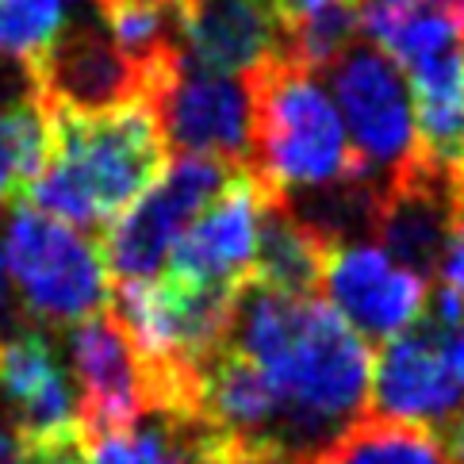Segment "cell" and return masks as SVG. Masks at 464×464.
I'll return each instance as SVG.
<instances>
[{"label": "cell", "instance_id": "cell-1", "mask_svg": "<svg viewBox=\"0 0 464 464\" xmlns=\"http://www.w3.org/2000/svg\"><path fill=\"white\" fill-rule=\"evenodd\" d=\"M227 345L250 357L280 400L276 445L314 457L369 411L372 353L323 300L246 285Z\"/></svg>", "mask_w": 464, "mask_h": 464}, {"label": "cell", "instance_id": "cell-2", "mask_svg": "<svg viewBox=\"0 0 464 464\" xmlns=\"http://www.w3.org/2000/svg\"><path fill=\"white\" fill-rule=\"evenodd\" d=\"M46 111V108H43ZM51 115V161L24 208L73 230L111 227L169 169V146L146 104L104 115Z\"/></svg>", "mask_w": 464, "mask_h": 464}, {"label": "cell", "instance_id": "cell-3", "mask_svg": "<svg viewBox=\"0 0 464 464\" xmlns=\"http://www.w3.org/2000/svg\"><path fill=\"white\" fill-rule=\"evenodd\" d=\"M246 81L254 92L250 173L269 200L372 180L323 77L280 58Z\"/></svg>", "mask_w": 464, "mask_h": 464}, {"label": "cell", "instance_id": "cell-4", "mask_svg": "<svg viewBox=\"0 0 464 464\" xmlns=\"http://www.w3.org/2000/svg\"><path fill=\"white\" fill-rule=\"evenodd\" d=\"M5 261L24 311L46 330L77 326L111 304L104 250L43 211L20 208L8 219Z\"/></svg>", "mask_w": 464, "mask_h": 464}, {"label": "cell", "instance_id": "cell-5", "mask_svg": "<svg viewBox=\"0 0 464 464\" xmlns=\"http://www.w3.org/2000/svg\"><path fill=\"white\" fill-rule=\"evenodd\" d=\"M146 108L180 158H211L230 169H250L254 92L246 77H223L192 65L185 54L154 73Z\"/></svg>", "mask_w": 464, "mask_h": 464}, {"label": "cell", "instance_id": "cell-6", "mask_svg": "<svg viewBox=\"0 0 464 464\" xmlns=\"http://www.w3.org/2000/svg\"><path fill=\"white\" fill-rule=\"evenodd\" d=\"M242 169L211 158H177L161 180L130 204L104 235V265L115 285H150L165 273L177 238Z\"/></svg>", "mask_w": 464, "mask_h": 464}, {"label": "cell", "instance_id": "cell-7", "mask_svg": "<svg viewBox=\"0 0 464 464\" xmlns=\"http://www.w3.org/2000/svg\"><path fill=\"white\" fill-rule=\"evenodd\" d=\"M326 77L330 89H334V108L345 123V135H350L369 177L376 169L395 173L419 154L407 73L376 43L357 39L330 65Z\"/></svg>", "mask_w": 464, "mask_h": 464}, {"label": "cell", "instance_id": "cell-8", "mask_svg": "<svg viewBox=\"0 0 464 464\" xmlns=\"http://www.w3.org/2000/svg\"><path fill=\"white\" fill-rule=\"evenodd\" d=\"M31 96L46 111L104 115L130 104H146V73L111 43L108 27L73 20L62 27L35 65L27 70Z\"/></svg>", "mask_w": 464, "mask_h": 464}, {"label": "cell", "instance_id": "cell-9", "mask_svg": "<svg viewBox=\"0 0 464 464\" xmlns=\"http://www.w3.org/2000/svg\"><path fill=\"white\" fill-rule=\"evenodd\" d=\"M460 211V173L414 154L388 180L376 185L372 238L395 265L419 280L438 276Z\"/></svg>", "mask_w": 464, "mask_h": 464}, {"label": "cell", "instance_id": "cell-10", "mask_svg": "<svg viewBox=\"0 0 464 464\" xmlns=\"http://www.w3.org/2000/svg\"><path fill=\"white\" fill-rule=\"evenodd\" d=\"M77 426L85 438L130 434L150 414V380L135 342L111 311L73 326Z\"/></svg>", "mask_w": 464, "mask_h": 464}, {"label": "cell", "instance_id": "cell-11", "mask_svg": "<svg viewBox=\"0 0 464 464\" xmlns=\"http://www.w3.org/2000/svg\"><path fill=\"white\" fill-rule=\"evenodd\" d=\"M326 307L369 342H392L422 319L426 311V280L395 265L372 242H342L326 250L323 265Z\"/></svg>", "mask_w": 464, "mask_h": 464}, {"label": "cell", "instance_id": "cell-12", "mask_svg": "<svg viewBox=\"0 0 464 464\" xmlns=\"http://www.w3.org/2000/svg\"><path fill=\"white\" fill-rule=\"evenodd\" d=\"M261 208L265 192L254 173L242 169L177 238L169 261H165V276L185 280L196 288H246L257 250Z\"/></svg>", "mask_w": 464, "mask_h": 464}, {"label": "cell", "instance_id": "cell-13", "mask_svg": "<svg viewBox=\"0 0 464 464\" xmlns=\"http://www.w3.org/2000/svg\"><path fill=\"white\" fill-rule=\"evenodd\" d=\"M364 414L414 422L441 438L464 419V388L445 364L438 338L426 334L419 323L407 334L384 342L372 357L369 411Z\"/></svg>", "mask_w": 464, "mask_h": 464}, {"label": "cell", "instance_id": "cell-14", "mask_svg": "<svg viewBox=\"0 0 464 464\" xmlns=\"http://www.w3.org/2000/svg\"><path fill=\"white\" fill-rule=\"evenodd\" d=\"M180 46L200 70L254 77L285 58V20L273 0H180Z\"/></svg>", "mask_w": 464, "mask_h": 464}, {"label": "cell", "instance_id": "cell-15", "mask_svg": "<svg viewBox=\"0 0 464 464\" xmlns=\"http://www.w3.org/2000/svg\"><path fill=\"white\" fill-rule=\"evenodd\" d=\"M0 400L15 414L24 441L77 426V392L46 326H20L0 345Z\"/></svg>", "mask_w": 464, "mask_h": 464}, {"label": "cell", "instance_id": "cell-16", "mask_svg": "<svg viewBox=\"0 0 464 464\" xmlns=\"http://www.w3.org/2000/svg\"><path fill=\"white\" fill-rule=\"evenodd\" d=\"M419 154L450 173L464 169V43L407 70Z\"/></svg>", "mask_w": 464, "mask_h": 464}, {"label": "cell", "instance_id": "cell-17", "mask_svg": "<svg viewBox=\"0 0 464 464\" xmlns=\"http://www.w3.org/2000/svg\"><path fill=\"white\" fill-rule=\"evenodd\" d=\"M326 250L330 246L307 223L295 219L280 200L265 196L250 285L276 295H292V300H314L323 288Z\"/></svg>", "mask_w": 464, "mask_h": 464}, {"label": "cell", "instance_id": "cell-18", "mask_svg": "<svg viewBox=\"0 0 464 464\" xmlns=\"http://www.w3.org/2000/svg\"><path fill=\"white\" fill-rule=\"evenodd\" d=\"M307 464H453V457L434 430L384 414H361L307 457Z\"/></svg>", "mask_w": 464, "mask_h": 464}, {"label": "cell", "instance_id": "cell-19", "mask_svg": "<svg viewBox=\"0 0 464 464\" xmlns=\"http://www.w3.org/2000/svg\"><path fill=\"white\" fill-rule=\"evenodd\" d=\"M51 161V115L27 92L0 104V208L27 200Z\"/></svg>", "mask_w": 464, "mask_h": 464}, {"label": "cell", "instance_id": "cell-20", "mask_svg": "<svg viewBox=\"0 0 464 464\" xmlns=\"http://www.w3.org/2000/svg\"><path fill=\"white\" fill-rule=\"evenodd\" d=\"M361 39V0L334 5L285 27V62L323 77Z\"/></svg>", "mask_w": 464, "mask_h": 464}, {"label": "cell", "instance_id": "cell-21", "mask_svg": "<svg viewBox=\"0 0 464 464\" xmlns=\"http://www.w3.org/2000/svg\"><path fill=\"white\" fill-rule=\"evenodd\" d=\"M65 27V0H0V54L31 70Z\"/></svg>", "mask_w": 464, "mask_h": 464}, {"label": "cell", "instance_id": "cell-22", "mask_svg": "<svg viewBox=\"0 0 464 464\" xmlns=\"http://www.w3.org/2000/svg\"><path fill=\"white\" fill-rule=\"evenodd\" d=\"M24 464H89V441L81 434V426L24 441Z\"/></svg>", "mask_w": 464, "mask_h": 464}, {"label": "cell", "instance_id": "cell-23", "mask_svg": "<svg viewBox=\"0 0 464 464\" xmlns=\"http://www.w3.org/2000/svg\"><path fill=\"white\" fill-rule=\"evenodd\" d=\"M211 464H307L304 457H295L276 445H246V441H223L219 453L211 457Z\"/></svg>", "mask_w": 464, "mask_h": 464}, {"label": "cell", "instance_id": "cell-24", "mask_svg": "<svg viewBox=\"0 0 464 464\" xmlns=\"http://www.w3.org/2000/svg\"><path fill=\"white\" fill-rule=\"evenodd\" d=\"M438 280H441V288L457 292L464 300V192H460V211H457L450 246H445V257L438 265Z\"/></svg>", "mask_w": 464, "mask_h": 464}, {"label": "cell", "instance_id": "cell-25", "mask_svg": "<svg viewBox=\"0 0 464 464\" xmlns=\"http://www.w3.org/2000/svg\"><path fill=\"white\" fill-rule=\"evenodd\" d=\"M422 0H361V31L369 39H376L384 27H392L400 15H407L411 8H419Z\"/></svg>", "mask_w": 464, "mask_h": 464}, {"label": "cell", "instance_id": "cell-26", "mask_svg": "<svg viewBox=\"0 0 464 464\" xmlns=\"http://www.w3.org/2000/svg\"><path fill=\"white\" fill-rule=\"evenodd\" d=\"M89 441V464H139V453L130 445V434L111 438H85Z\"/></svg>", "mask_w": 464, "mask_h": 464}, {"label": "cell", "instance_id": "cell-27", "mask_svg": "<svg viewBox=\"0 0 464 464\" xmlns=\"http://www.w3.org/2000/svg\"><path fill=\"white\" fill-rule=\"evenodd\" d=\"M273 5H276L280 20H285V27H288V24H300V20H307V15L323 12V8H334V5H350V0H273Z\"/></svg>", "mask_w": 464, "mask_h": 464}, {"label": "cell", "instance_id": "cell-28", "mask_svg": "<svg viewBox=\"0 0 464 464\" xmlns=\"http://www.w3.org/2000/svg\"><path fill=\"white\" fill-rule=\"evenodd\" d=\"M0 464H24V438L15 422L0 419Z\"/></svg>", "mask_w": 464, "mask_h": 464}, {"label": "cell", "instance_id": "cell-29", "mask_svg": "<svg viewBox=\"0 0 464 464\" xmlns=\"http://www.w3.org/2000/svg\"><path fill=\"white\" fill-rule=\"evenodd\" d=\"M445 445H450V457L453 464H464V419L450 430V438H445Z\"/></svg>", "mask_w": 464, "mask_h": 464}, {"label": "cell", "instance_id": "cell-30", "mask_svg": "<svg viewBox=\"0 0 464 464\" xmlns=\"http://www.w3.org/2000/svg\"><path fill=\"white\" fill-rule=\"evenodd\" d=\"M434 5H438L445 15H450V20L457 24V31L464 35V0H434Z\"/></svg>", "mask_w": 464, "mask_h": 464}, {"label": "cell", "instance_id": "cell-31", "mask_svg": "<svg viewBox=\"0 0 464 464\" xmlns=\"http://www.w3.org/2000/svg\"><path fill=\"white\" fill-rule=\"evenodd\" d=\"M5 304H8V261L5 250H0V314H5Z\"/></svg>", "mask_w": 464, "mask_h": 464}, {"label": "cell", "instance_id": "cell-32", "mask_svg": "<svg viewBox=\"0 0 464 464\" xmlns=\"http://www.w3.org/2000/svg\"><path fill=\"white\" fill-rule=\"evenodd\" d=\"M111 5H169V0H101V8H111Z\"/></svg>", "mask_w": 464, "mask_h": 464}, {"label": "cell", "instance_id": "cell-33", "mask_svg": "<svg viewBox=\"0 0 464 464\" xmlns=\"http://www.w3.org/2000/svg\"><path fill=\"white\" fill-rule=\"evenodd\" d=\"M460 192H464V169H460Z\"/></svg>", "mask_w": 464, "mask_h": 464}, {"label": "cell", "instance_id": "cell-34", "mask_svg": "<svg viewBox=\"0 0 464 464\" xmlns=\"http://www.w3.org/2000/svg\"><path fill=\"white\" fill-rule=\"evenodd\" d=\"M0 85H5V70H0Z\"/></svg>", "mask_w": 464, "mask_h": 464}]
</instances>
